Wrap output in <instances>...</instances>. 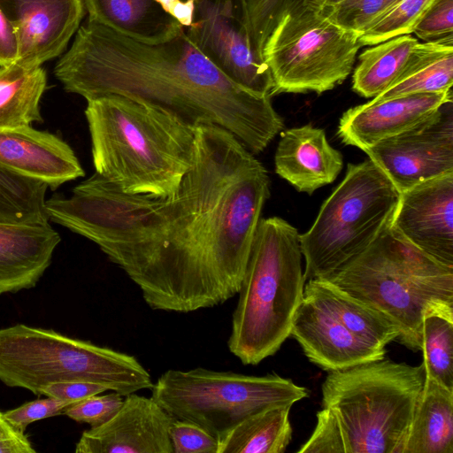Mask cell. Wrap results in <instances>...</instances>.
Wrapping results in <instances>:
<instances>
[{
  "label": "cell",
  "mask_w": 453,
  "mask_h": 453,
  "mask_svg": "<svg viewBox=\"0 0 453 453\" xmlns=\"http://www.w3.org/2000/svg\"><path fill=\"white\" fill-rule=\"evenodd\" d=\"M270 196L265 166L230 132L196 127L175 195L127 194L97 173L45 202L50 221L96 244L156 311L211 308L240 289Z\"/></svg>",
  "instance_id": "obj_1"
},
{
  "label": "cell",
  "mask_w": 453,
  "mask_h": 453,
  "mask_svg": "<svg viewBox=\"0 0 453 453\" xmlns=\"http://www.w3.org/2000/svg\"><path fill=\"white\" fill-rule=\"evenodd\" d=\"M54 74L65 90L89 100L118 94L159 107L196 127L219 126L253 155L284 128L271 96L234 83L188 38L138 41L88 20Z\"/></svg>",
  "instance_id": "obj_2"
},
{
  "label": "cell",
  "mask_w": 453,
  "mask_h": 453,
  "mask_svg": "<svg viewBox=\"0 0 453 453\" xmlns=\"http://www.w3.org/2000/svg\"><path fill=\"white\" fill-rule=\"evenodd\" d=\"M95 173L127 194L170 197L190 168L196 127L118 94L87 100Z\"/></svg>",
  "instance_id": "obj_3"
},
{
  "label": "cell",
  "mask_w": 453,
  "mask_h": 453,
  "mask_svg": "<svg viewBox=\"0 0 453 453\" xmlns=\"http://www.w3.org/2000/svg\"><path fill=\"white\" fill-rule=\"evenodd\" d=\"M390 221L364 251L326 280L392 319L400 343L417 351L425 318L453 319V267L413 246Z\"/></svg>",
  "instance_id": "obj_4"
},
{
  "label": "cell",
  "mask_w": 453,
  "mask_h": 453,
  "mask_svg": "<svg viewBox=\"0 0 453 453\" xmlns=\"http://www.w3.org/2000/svg\"><path fill=\"white\" fill-rule=\"evenodd\" d=\"M299 235L280 217L258 222L227 341L243 365L273 356L290 336L305 285Z\"/></svg>",
  "instance_id": "obj_5"
},
{
  "label": "cell",
  "mask_w": 453,
  "mask_h": 453,
  "mask_svg": "<svg viewBox=\"0 0 453 453\" xmlns=\"http://www.w3.org/2000/svg\"><path fill=\"white\" fill-rule=\"evenodd\" d=\"M423 366L380 359L328 372L322 407L336 417L346 453H403Z\"/></svg>",
  "instance_id": "obj_6"
},
{
  "label": "cell",
  "mask_w": 453,
  "mask_h": 453,
  "mask_svg": "<svg viewBox=\"0 0 453 453\" xmlns=\"http://www.w3.org/2000/svg\"><path fill=\"white\" fill-rule=\"evenodd\" d=\"M87 381L125 396L151 389L150 372L132 355L52 329L17 324L0 329V381L36 395L47 384Z\"/></svg>",
  "instance_id": "obj_7"
},
{
  "label": "cell",
  "mask_w": 453,
  "mask_h": 453,
  "mask_svg": "<svg viewBox=\"0 0 453 453\" xmlns=\"http://www.w3.org/2000/svg\"><path fill=\"white\" fill-rule=\"evenodd\" d=\"M399 192L372 160L349 164L346 174L299 235L304 279H326L364 251L391 220Z\"/></svg>",
  "instance_id": "obj_8"
},
{
  "label": "cell",
  "mask_w": 453,
  "mask_h": 453,
  "mask_svg": "<svg viewBox=\"0 0 453 453\" xmlns=\"http://www.w3.org/2000/svg\"><path fill=\"white\" fill-rule=\"evenodd\" d=\"M150 390L174 419L194 423L218 440L264 409L293 405L308 396L305 388L277 374L254 376L201 367L169 369Z\"/></svg>",
  "instance_id": "obj_9"
},
{
  "label": "cell",
  "mask_w": 453,
  "mask_h": 453,
  "mask_svg": "<svg viewBox=\"0 0 453 453\" xmlns=\"http://www.w3.org/2000/svg\"><path fill=\"white\" fill-rule=\"evenodd\" d=\"M361 46L358 35L336 24L322 9L300 5L288 10L263 50L273 81L272 95L333 89L351 73Z\"/></svg>",
  "instance_id": "obj_10"
},
{
  "label": "cell",
  "mask_w": 453,
  "mask_h": 453,
  "mask_svg": "<svg viewBox=\"0 0 453 453\" xmlns=\"http://www.w3.org/2000/svg\"><path fill=\"white\" fill-rule=\"evenodd\" d=\"M193 16L183 29L192 43L234 83L271 96L273 81L250 41L246 0H192Z\"/></svg>",
  "instance_id": "obj_11"
},
{
  "label": "cell",
  "mask_w": 453,
  "mask_h": 453,
  "mask_svg": "<svg viewBox=\"0 0 453 453\" xmlns=\"http://www.w3.org/2000/svg\"><path fill=\"white\" fill-rule=\"evenodd\" d=\"M364 152L399 193L453 173L452 101L412 127L375 143Z\"/></svg>",
  "instance_id": "obj_12"
},
{
  "label": "cell",
  "mask_w": 453,
  "mask_h": 453,
  "mask_svg": "<svg viewBox=\"0 0 453 453\" xmlns=\"http://www.w3.org/2000/svg\"><path fill=\"white\" fill-rule=\"evenodd\" d=\"M390 225L422 252L453 267V173L399 193Z\"/></svg>",
  "instance_id": "obj_13"
},
{
  "label": "cell",
  "mask_w": 453,
  "mask_h": 453,
  "mask_svg": "<svg viewBox=\"0 0 453 453\" xmlns=\"http://www.w3.org/2000/svg\"><path fill=\"white\" fill-rule=\"evenodd\" d=\"M19 44L17 63L40 66L60 56L80 27L84 0H0Z\"/></svg>",
  "instance_id": "obj_14"
},
{
  "label": "cell",
  "mask_w": 453,
  "mask_h": 453,
  "mask_svg": "<svg viewBox=\"0 0 453 453\" xmlns=\"http://www.w3.org/2000/svg\"><path fill=\"white\" fill-rule=\"evenodd\" d=\"M174 418L150 396L129 394L105 423L85 430L76 453H173L169 430Z\"/></svg>",
  "instance_id": "obj_15"
},
{
  "label": "cell",
  "mask_w": 453,
  "mask_h": 453,
  "mask_svg": "<svg viewBox=\"0 0 453 453\" xmlns=\"http://www.w3.org/2000/svg\"><path fill=\"white\" fill-rule=\"evenodd\" d=\"M290 335L311 363L327 372L380 360L386 353L385 349L357 337L333 313L304 293Z\"/></svg>",
  "instance_id": "obj_16"
},
{
  "label": "cell",
  "mask_w": 453,
  "mask_h": 453,
  "mask_svg": "<svg viewBox=\"0 0 453 453\" xmlns=\"http://www.w3.org/2000/svg\"><path fill=\"white\" fill-rule=\"evenodd\" d=\"M452 91L419 93L384 100H371L347 110L339 120L337 134L346 145L363 151L428 118L446 103Z\"/></svg>",
  "instance_id": "obj_17"
},
{
  "label": "cell",
  "mask_w": 453,
  "mask_h": 453,
  "mask_svg": "<svg viewBox=\"0 0 453 453\" xmlns=\"http://www.w3.org/2000/svg\"><path fill=\"white\" fill-rule=\"evenodd\" d=\"M0 166L51 189L85 175L66 142L31 126L0 128Z\"/></svg>",
  "instance_id": "obj_18"
},
{
  "label": "cell",
  "mask_w": 453,
  "mask_h": 453,
  "mask_svg": "<svg viewBox=\"0 0 453 453\" xmlns=\"http://www.w3.org/2000/svg\"><path fill=\"white\" fill-rule=\"evenodd\" d=\"M274 165L276 173L297 191L311 195L337 178L343 158L323 129L308 124L280 132Z\"/></svg>",
  "instance_id": "obj_19"
},
{
  "label": "cell",
  "mask_w": 453,
  "mask_h": 453,
  "mask_svg": "<svg viewBox=\"0 0 453 453\" xmlns=\"http://www.w3.org/2000/svg\"><path fill=\"white\" fill-rule=\"evenodd\" d=\"M60 241L50 221L0 223V295L35 287Z\"/></svg>",
  "instance_id": "obj_20"
},
{
  "label": "cell",
  "mask_w": 453,
  "mask_h": 453,
  "mask_svg": "<svg viewBox=\"0 0 453 453\" xmlns=\"http://www.w3.org/2000/svg\"><path fill=\"white\" fill-rule=\"evenodd\" d=\"M88 20L148 42L171 38L183 28L156 0H84Z\"/></svg>",
  "instance_id": "obj_21"
},
{
  "label": "cell",
  "mask_w": 453,
  "mask_h": 453,
  "mask_svg": "<svg viewBox=\"0 0 453 453\" xmlns=\"http://www.w3.org/2000/svg\"><path fill=\"white\" fill-rule=\"evenodd\" d=\"M403 453H453V390L426 374Z\"/></svg>",
  "instance_id": "obj_22"
},
{
  "label": "cell",
  "mask_w": 453,
  "mask_h": 453,
  "mask_svg": "<svg viewBox=\"0 0 453 453\" xmlns=\"http://www.w3.org/2000/svg\"><path fill=\"white\" fill-rule=\"evenodd\" d=\"M303 293L333 313L353 334L374 347L385 349L399 337V327L392 319L326 279L308 280Z\"/></svg>",
  "instance_id": "obj_23"
},
{
  "label": "cell",
  "mask_w": 453,
  "mask_h": 453,
  "mask_svg": "<svg viewBox=\"0 0 453 453\" xmlns=\"http://www.w3.org/2000/svg\"><path fill=\"white\" fill-rule=\"evenodd\" d=\"M453 44L418 42L399 77L372 100L451 90Z\"/></svg>",
  "instance_id": "obj_24"
},
{
  "label": "cell",
  "mask_w": 453,
  "mask_h": 453,
  "mask_svg": "<svg viewBox=\"0 0 453 453\" xmlns=\"http://www.w3.org/2000/svg\"><path fill=\"white\" fill-rule=\"evenodd\" d=\"M292 405L264 409L219 439L218 453H283L292 439Z\"/></svg>",
  "instance_id": "obj_25"
},
{
  "label": "cell",
  "mask_w": 453,
  "mask_h": 453,
  "mask_svg": "<svg viewBox=\"0 0 453 453\" xmlns=\"http://www.w3.org/2000/svg\"><path fill=\"white\" fill-rule=\"evenodd\" d=\"M46 86L42 65L28 67L15 62L0 67V128L42 122L40 102Z\"/></svg>",
  "instance_id": "obj_26"
},
{
  "label": "cell",
  "mask_w": 453,
  "mask_h": 453,
  "mask_svg": "<svg viewBox=\"0 0 453 453\" xmlns=\"http://www.w3.org/2000/svg\"><path fill=\"white\" fill-rule=\"evenodd\" d=\"M418 40L398 35L364 50L352 77L353 90L363 97L373 98L385 91L403 71Z\"/></svg>",
  "instance_id": "obj_27"
},
{
  "label": "cell",
  "mask_w": 453,
  "mask_h": 453,
  "mask_svg": "<svg viewBox=\"0 0 453 453\" xmlns=\"http://www.w3.org/2000/svg\"><path fill=\"white\" fill-rule=\"evenodd\" d=\"M48 186L0 166V223L50 221L45 212Z\"/></svg>",
  "instance_id": "obj_28"
},
{
  "label": "cell",
  "mask_w": 453,
  "mask_h": 453,
  "mask_svg": "<svg viewBox=\"0 0 453 453\" xmlns=\"http://www.w3.org/2000/svg\"><path fill=\"white\" fill-rule=\"evenodd\" d=\"M420 350L425 374L453 390V319L440 315L425 318Z\"/></svg>",
  "instance_id": "obj_29"
},
{
  "label": "cell",
  "mask_w": 453,
  "mask_h": 453,
  "mask_svg": "<svg viewBox=\"0 0 453 453\" xmlns=\"http://www.w3.org/2000/svg\"><path fill=\"white\" fill-rule=\"evenodd\" d=\"M401 0H340L321 9L336 24L359 37Z\"/></svg>",
  "instance_id": "obj_30"
},
{
  "label": "cell",
  "mask_w": 453,
  "mask_h": 453,
  "mask_svg": "<svg viewBox=\"0 0 453 453\" xmlns=\"http://www.w3.org/2000/svg\"><path fill=\"white\" fill-rule=\"evenodd\" d=\"M433 1H399L375 25L359 37L361 45H375L398 35L411 34Z\"/></svg>",
  "instance_id": "obj_31"
},
{
  "label": "cell",
  "mask_w": 453,
  "mask_h": 453,
  "mask_svg": "<svg viewBox=\"0 0 453 453\" xmlns=\"http://www.w3.org/2000/svg\"><path fill=\"white\" fill-rule=\"evenodd\" d=\"M246 4L252 48L263 59L265 44L285 14L286 0H246Z\"/></svg>",
  "instance_id": "obj_32"
},
{
  "label": "cell",
  "mask_w": 453,
  "mask_h": 453,
  "mask_svg": "<svg viewBox=\"0 0 453 453\" xmlns=\"http://www.w3.org/2000/svg\"><path fill=\"white\" fill-rule=\"evenodd\" d=\"M412 33L424 42L453 44V0H434Z\"/></svg>",
  "instance_id": "obj_33"
},
{
  "label": "cell",
  "mask_w": 453,
  "mask_h": 453,
  "mask_svg": "<svg viewBox=\"0 0 453 453\" xmlns=\"http://www.w3.org/2000/svg\"><path fill=\"white\" fill-rule=\"evenodd\" d=\"M123 401L124 396L114 391L107 395L96 394L69 406L64 414L76 422L96 426L109 420Z\"/></svg>",
  "instance_id": "obj_34"
},
{
  "label": "cell",
  "mask_w": 453,
  "mask_h": 453,
  "mask_svg": "<svg viewBox=\"0 0 453 453\" xmlns=\"http://www.w3.org/2000/svg\"><path fill=\"white\" fill-rule=\"evenodd\" d=\"M298 453H346L343 435L333 411L323 407L317 413L316 427Z\"/></svg>",
  "instance_id": "obj_35"
},
{
  "label": "cell",
  "mask_w": 453,
  "mask_h": 453,
  "mask_svg": "<svg viewBox=\"0 0 453 453\" xmlns=\"http://www.w3.org/2000/svg\"><path fill=\"white\" fill-rule=\"evenodd\" d=\"M169 435L173 453H218L219 440L194 423L174 419Z\"/></svg>",
  "instance_id": "obj_36"
},
{
  "label": "cell",
  "mask_w": 453,
  "mask_h": 453,
  "mask_svg": "<svg viewBox=\"0 0 453 453\" xmlns=\"http://www.w3.org/2000/svg\"><path fill=\"white\" fill-rule=\"evenodd\" d=\"M73 405L50 396L39 398L4 412L6 420L17 430L25 433L27 426L35 421L62 415Z\"/></svg>",
  "instance_id": "obj_37"
},
{
  "label": "cell",
  "mask_w": 453,
  "mask_h": 453,
  "mask_svg": "<svg viewBox=\"0 0 453 453\" xmlns=\"http://www.w3.org/2000/svg\"><path fill=\"white\" fill-rule=\"evenodd\" d=\"M109 390L106 387L87 381H58L47 384L42 390V395L50 396L74 404L93 395Z\"/></svg>",
  "instance_id": "obj_38"
},
{
  "label": "cell",
  "mask_w": 453,
  "mask_h": 453,
  "mask_svg": "<svg viewBox=\"0 0 453 453\" xmlns=\"http://www.w3.org/2000/svg\"><path fill=\"white\" fill-rule=\"evenodd\" d=\"M27 435L17 430L0 411V453H35Z\"/></svg>",
  "instance_id": "obj_39"
},
{
  "label": "cell",
  "mask_w": 453,
  "mask_h": 453,
  "mask_svg": "<svg viewBox=\"0 0 453 453\" xmlns=\"http://www.w3.org/2000/svg\"><path fill=\"white\" fill-rule=\"evenodd\" d=\"M19 44L14 29L0 9V67L17 62Z\"/></svg>",
  "instance_id": "obj_40"
},
{
  "label": "cell",
  "mask_w": 453,
  "mask_h": 453,
  "mask_svg": "<svg viewBox=\"0 0 453 453\" xmlns=\"http://www.w3.org/2000/svg\"><path fill=\"white\" fill-rule=\"evenodd\" d=\"M326 0H286V12L285 13L295 7L300 5H309L314 8L321 9Z\"/></svg>",
  "instance_id": "obj_41"
},
{
  "label": "cell",
  "mask_w": 453,
  "mask_h": 453,
  "mask_svg": "<svg viewBox=\"0 0 453 453\" xmlns=\"http://www.w3.org/2000/svg\"><path fill=\"white\" fill-rule=\"evenodd\" d=\"M338 1H340V0H326V3H325V4H334V3L338 2ZM325 4H324V5H325ZM324 5H323V6H324ZM323 6H322V7H323Z\"/></svg>",
  "instance_id": "obj_42"
}]
</instances>
